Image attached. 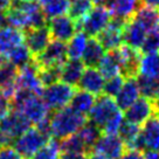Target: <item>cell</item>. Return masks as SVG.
Segmentation results:
<instances>
[{"label": "cell", "instance_id": "1", "mask_svg": "<svg viewBox=\"0 0 159 159\" xmlns=\"http://www.w3.org/2000/svg\"><path fill=\"white\" fill-rule=\"evenodd\" d=\"M6 20L10 26L21 30L42 27L47 24L41 5L35 0L13 1L11 8L6 12Z\"/></svg>", "mask_w": 159, "mask_h": 159}, {"label": "cell", "instance_id": "2", "mask_svg": "<svg viewBox=\"0 0 159 159\" xmlns=\"http://www.w3.org/2000/svg\"><path fill=\"white\" fill-rule=\"evenodd\" d=\"M85 123V115L77 112L71 107H65L55 110L54 114L50 116L52 136L59 140H62L76 134Z\"/></svg>", "mask_w": 159, "mask_h": 159}, {"label": "cell", "instance_id": "3", "mask_svg": "<svg viewBox=\"0 0 159 159\" xmlns=\"http://www.w3.org/2000/svg\"><path fill=\"white\" fill-rule=\"evenodd\" d=\"M111 20L108 7L104 5H97L93 7L88 14L81 20L76 21L77 30H82L90 38H96L104 30Z\"/></svg>", "mask_w": 159, "mask_h": 159}, {"label": "cell", "instance_id": "4", "mask_svg": "<svg viewBox=\"0 0 159 159\" xmlns=\"http://www.w3.org/2000/svg\"><path fill=\"white\" fill-rule=\"evenodd\" d=\"M75 90L74 85L57 81L48 87H45L41 97L49 110H59L69 104Z\"/></svg>", "mask_w": 159, "mask_h": 159}, {"label": "cell", "instance_id": "5", "mask_svg": "<svg viewBox=\"0 0 159 159\" xmlns=\"http://www.w3.org/2000/svg\"><path fill=\"white\" fill-rule=\"evenodd\" d=\"M49 139L46 138L36 128H30L26 130L18 138H15L13 143V148L21 158L30 159L38 150L45 145Z\"/></svg>", "mask_w": 159, "mask_h": 159}, {"label": "cell", "instance_id": "6", "mask_svg": "<svg viewBox=\"0 0 159 159\" xmlns=\"http://www.w3.org/2000/svg\"><path fill=\"white\" fill-rule=\"evenodd\" d=\"M33 60L39 68L45 67H61L68 60L66 42L53 40L42 53L33 56Z\"/></svg>", "mask_w": 159, "mask_h": 159}, {"label": "cell", "instance_id": "7", "mask_svg": "<svg viewBox=\"0 0 159 159\" xmlns=\"http://www.w3.org/2000/svg\"><path fill=\"white\" fill-rule=\"evenodd\" d=\"M125 150V144L118 134H101L90 153L101 159H119Z\"/></svg>", "mask_w": 159, "mask_h": 159}, {"label": "cell", "instance_id": "8", "mask_svg": "<svg viewBox=\"0 0 159 159\" xmlns=\"http://www.w3.org/2000/svg\"><path fill=\"white\" fill-rule=\"evenodd\" d=\"M30 123L20 111L13 109L10 114L2 119H0V132L10 144L20 134L30 128Z\"/></svg>", "mask_w": 159, "mask_h": 159}, {"label": "cell", "instance_id": "9", "mask_svg": "<svg viewBox=\"0 0 159 159\" xmlns=\"http://www.w3.org/2000/svg\"><path fill=\"white\" fill-rule=\"evenodd\" d=\"M39 67L36 66L34 60H32L30 63L21 67L18 69V76L15 80L16 89H21L28 91L30 94H35L41 96L45 87L42 85L38 74Z\"/></svg>", "mask_w": 159, "mask_h": 159}, {"label": "cell", "instance_id": "10", "mask_svg": "<svg viewBox=\"0 0 159 159\" xmlns=\"http://www.w3.org/2000/svg\"><path fill=\"white\" fill-rule=\"evenodd\" d=\"M119 111L115 99L107 95H98V98L95 101L94 107L91 108L89 115L90 122L97 125L99 129L104 126L110 119Z\"/></svg>", "mask_w": 159, "mask_h": 159}, {"label": "cell", "instance_id": "11", "mask_svg": "<svg viewBox=\"0 0 159 159\" xmlns=\"http://www.w3.org/2000/svg\"><path fill=\"white\" fill-rule=\"evenodd\" d=\"M114 53L118 61L120 74L125 79L136 77L138 75L139 61L142 53L126 45H120L116 49H114Z\"/></svg>", "mask_w": 159, "mask_h": 159}, {"label": "cell", "instance_id": "12", "mask_svg": "<svg viewBox=\"0 0 159 159\" xmlns=\"http://www.w3.org/2000/svg\"><path fill=\"white\" fill-rule=\"evenodd\" d=\"M156 114H157L156 102L143 96V97H138L128 109H125L124 119L140 125Z\"/></svg>", "mask_w": 159, "mask_h": 159}, {"label": "cell", "instance_id": "13", "mask_svg": "<svg viewBox=\"0 0 159 159\" xmlns=\"http://www.w3.org/2000/svg\"><path fill=\"white\" fill-rule=\"evenodd\" d=\"M125 20L118 18H111L110 22L104 30H102L96 38L107 50H114L122 45L123 42V28Z\"/></svg>", "mask_w": 159, "mask_h": 159}, {"label": "cell", "instance_id": "14", "mask_svg": "<svg viewBox=\"0 0 159 159\" xmlns=\"http://www.w3.org/2000/svg\"><path fill=\"white\" fill-rule=\"evenodd\" d=\"M48 30H49L50 36L54 40L67 42L77 32V25L74 19L63 14L49 19Z\"/></svg>", "mask_w": 159, "mask_h": 159}, {"label": "cell", "instance_id": "15", "mask_svg": "<svg viewBox=\"0 0 159 159\" xmlns=\"http://www.w3.org/2000/svg\"><path fill=\"white\" fill-rule=\"evenodd\" d=\"M50 33L47 26L24 30V42L33 56L42 53L50 42Z\"/></svg>", "mask_w": 159, "mask_h": 159}, {"label": "cell", "instance_id": "16", "mask_svg": "<svg viewBox=\"0 0 159 159\" xmlns=\"http://www.w3.org/2000/svg\"><path fill=\"white\" fill-rule=\"evenodd\" d=\"M140 142L143 150L159 151V116L153 115L140 128Z\"/></svg>", "mask_w": 159, "mask_h": 159}, {"label": "cell", "instance_id": "17", "mask_svg": "<svg viewBox=\"0 0 159 159\" xmlns=\"http://www.w3.org/2000/svg\"><path fill=\"white\" fill-rule=\"evenodd\" d=\"M146 33H148V30H145L138 21L131 18L125 22L124 28H123V42H124V45L129 46L134 49L139 50L144 42Z\"/></svg>", "mask_w": 159, "mask_h": 159}, {"label": "cell", "instance_id": "18", "mask_svg": "<svg viewBox=\"0 0 159 159\" xmlns=\"http://www.w3.org/2000/svg\"><path fill=\"white\" fill-rule=\"evenodd\" d=\"M139 95H140V90L137 83V79L129 77V79H125L118 94L115 96L116 98L115 102L119 110H125L138 98Z\"/></svg>", "mask_w": 159, "mask_h": 159}, {"label": "cell", "instance_id": "19", "mask_svg": "<svg viewBox=\"0 0 159 159\" xmlns=\"http://www.w3.org/2000/svg\"><path fill=\"white\" fill-rule=\"evenodd\" d=\"M104 77L102 76V74L98 71V69L96 68H90L87 67V69H84L83 74L80 79L79 85L80 89L85 90L93 95H101L103 93V87H104Z\"/></svg>", "mask_w": 159, "mask_h": 159}, {"label": "cell", "instance_id": "20", "mask_svg": "<svg viewBox=\"0 0 159 159\" xmlns=\"http://www.w3.org/2000/svg\"><path fill=\"white\" fill-rule=\"evenodd\" d=\"M140 6V0H110L107 4L112 18H118L125 21L131 19Z\"/></svg>", "mask_w": 159, "mask_h": 159}, {"label": "cell", "instance_id": "21", "mask_svg": "<svg viewBox=\"0 0 159 159\" xmlns=\"http://www.w3.org/2000/svg\"><path fill=\"white\" fill-rule=\"evenodd\" d=\"M24 43V30L12 26L0 28V55L6 56L16 46Z\"/></svg>", "mask_w": 159, "mask_h": 159}, {"label": "cell", "instance_id": "22", "mask_svg": "<svg viewBox=\"0 0 159 159\" xmlns=\"http://www.w3.org/2000/svg\"><path fill=\"white\" fill-rule=\"evenodd\" d=\"M85 69V66L81 59H69L61 66L60 80L70 85H77L81 76Z\"/></svg>", "mask_w": 159, "mask_h": 159}, {"label": "cell", "instance_id": "23", "mask_svg": "<svg viewBox=\"0 0 159 159\" xmlns=\"http://www.w3.org/2000/svg\"><path fill=\"white\" fill-rule=\"evenodd\" d=\"M117 134L123 140L126 149L143 151V146L140 142V125L124 120Z\"/></svg>", "mask_w": 159, "mask_h": 159}, {"label": "cell", "instance_id": "24", "mask_svg": "<svg viewBox=\"0 0 159 159\" xmlns=\"http://www.w3.org/2000/svg\"><path fill=\"white\" fill-rule=\"evenodd\" d=\"M104 50L105 49L97 40V38H89L85 49L81 57V61L83 62L85 67L96 68L98 66L99 61L104 56Z\"/></svg>", "mask_w": 159, "mask_h": 159}, {"label": "cell", "instance_id": "25", "mask_svg": "<svg viewBox=\"0 0 159 159\" xmlns=\"http://www.w3.org/2000/svg\"><path fill=\"white\" fill-rule=\"evenodd\" d=\"M132 18L138 21L148 32L159 28V8L146 5L140 6Z\"/></svg>", "mask_w": 159, "mask_h": 159}, {"label": "cell", "instance_id": "26", "mask_svg": "<svg viewBox=\"0 0 159 159\" xmlns=\"http://www.w3.org/2000/svg\"><path fill=\"white\" fill-rule=\"evenodd\" d=\"M60 149H61V153L71 154V156L80 157V158L90 154L88 148L85 146L77 134H74L67 138L62 139L60 142Z\"/></svg>", "mask_w": 159, "mask_h": 159}, {"label": "cell", "instance_id": "27", "mask_svg": "<svg viewBox=\"0 0 159 159\" xmlns=\"http://www.w3.org/2000/svg\"><path fill=\"white\" fill-rule=\"evenodd\" d=\"M138 75L151 79H159V53L142 54Z\"/></svg>", "mask_w": 159, "mask_h": 159}, {"label": "cell", "instance_id": "28", "mask_svg": "<svg viewBox=\"0 0 159 159\" xmlns=\"http://www.w3.org/2000/svg\"><path fill=\"white\" fill-rule=\"evenodd\" d=\"M95 101H96L95 95L82 89L75 90L74 95L70 99V107L80 114L88 115L91 108L94 107Z\"/></svg>", "mask_w": 159, "mask_h": 159}, {"label": "cell", "instance_id": "29", "mask_svg": "<svg viewBox=\"0 0 159 159\" xmlns=\"http://www.w3.org/2000/svg\"><path fill=\"white\" fill-rule=\"evenodd\" d=\"M88 35L84 32H76L74 36L69 40V43L67 46V55L68 59H81L82 54L85 49V46L88 42Z\"/></svg>", "mask_w": 159, "mask_h": 159}, {"label": "cell", "instance_id": "30", "mask_svg": "<svg viewBox=\"0 0 159 159\" xmlns=\"http://www.w3.org/2000/svg\"><path fill=\"white\" fill-rule=\"evenodd\" d=\"M97 67H98V71L104 79H110L115 75L120 74L118 61L116 59L114 50H108V54H104Z\"/></svg>", "mask_w": 159, "mask_h": 159}, {"label": "cell", "instance_id": "31", "mask_svg": "<svg viewBox=\"0 0 159 159\" xmlns=\"http://www.w3.org/2000/svg\"><path fill=\"white\" fill-rule=\"evenodd\" d=\"M137 83L140 94H143L144 97H148L154 102H159V79H151L138 75Z\"/></svg>", "mask_w": 159, "mask_h": 159}, {"label": "cell", "instance_id": "32", "mask_svg": "<svg viewBox=\"0 0 159 159\" xmlns=\"http://www.w3.org/2000/svg\"><path fill=\"white\" fill-rule=\"evenodd\" d=\"M77 134L80 138L82 139V142L88 148L89 152H91V149L99 138V136L102 134V131L97 125H95L93 122H87L81 129L77 131Z\"/></svg>", "mask_w": 159, "mask_h": 159}, {"label": "cell", "instance_id": "33", "mask_svg": "<svg viewBox=\"0 0 159 159\" xmlns=\"http://www.w3.org/2000/svg\"><path fill=\"white\" fill-rule=\"evenodd\" d=\"M6 59L8 60V62H11L12 65L15 66L19 69L27 63H30L33 60V55L30 54L28 48L22 43V45L16 46L15 48L11 50L10 53L6 55Z\"/></svg>", "mask_w": 159, "mask_h": 159}, {"label": "cell", "instance_id": "34", "mask_svg": "<svg viewBox=\"0 0 159 159\" xmlns=\"http://www.w3.org/2000/svg\"><path fill=\"white\" fill-rule=\"evenodd\" d=\"M46 19H52L59 15L66 14L69 11V0H48L41 5Z\"/></svg>", "mask_w": 159, "mask_h": 159}, {"label": "cell", "instance_id": "35", "mask_svg": "<svg viewBox=\"0 0 159 159\" xmlns=\"http://www.w3.org/2000/svg\"><path fill=\"white\" fill-rule=\"evenodd\" d=\"M61 154L60 140L56 138H50L45 145H42L32 159H59Z\"/></svg>", "mask_w": 159, "mask_h": 159}, {"label": "cell", "instance_id": "36", "mask_svg": "<svg viewBox=\"0 0 159 159\" xmlns=\"http://www.w3.org/2000/svg\"><path fill=\"white\" fill-rule=\"evenodd\" d=\"M93 7V0H69V16L75 21H79L84 18Z\"/></svg>", "mask_w": 159, "mask_h": 159}, {"label": "cell", "instance_id": "37", "mask_svg": "<svg viewBox=\"0 0 159 159\" xmlns=\"http://www.w3.org/2000/svg\"><path fill=\"white\" fill-rule=\"evenodd\" d=\"M139 52L142 54L159 53V28L149 30L146 33L144 42H143Z\"/></svg>", "mask_w": 159, "mask_h": 159}, {"label": "cell", "instance_id": "38", "mask_svg": "<svg viewBox=\"0 0 159 159\" xmlns=\"http://www.w3.org/2000/svg\"><path fill=\"white\" fill-rule=\"evenodd\" d=\"M60 71L61 67H45V68H39L38 74L39 79L43 87L53 84L55 82L60 81Z\"/></svg>", "mask_w": 159, "mask_h": 159}, {"label": "cell", "instance_id": "39", "mask_svg": "<svg viewBox=\"0 0 159 159\" xmlns=\"http://www.w3.org/2000/svg\"><path fill=\"white\" fill-rule=\"evenodd\" d=\"M124 81L125 77L122 74H117L110 79H107V81L104 82V87H103V94L114 98L115 96L118 94Z\"/></svg>", "mask_w": 159, "mask_h": 159}, {"label": "cell", "instance_id": "40", "mask_svg": "<svg viewBox=\"0 0 159 159\" xmlns=\"http://www.w3.org/2000/svg\"><path fill=\"white\" fill-rule=\"evenodd\" d=\"M123 123H124V114L122 112V110H119L118 112L102 128L101 131L104 134H117Z\"/></svg>", "mask_w": 159, "mask_h": 159}, {"label": "cell", "instance_id": "41", "mask_svg": "<svg viewBox=\"0 0 159 159\" xmlns=\"http://www.w3.org/2000/svg\"><path fill=\"white\" fill-rule=\"evenodd\" d=\"M13 110L12 99L0 93V119H2Z\"/></svg>", "mask_w": 159, "mask_h": 159}, {"label": "cell", "instance_id": "42", "mask_svg": "<svg viewBox=\"0 0 159 159\" xmlns=\"http://www.w3.org/2000/svg\"><path fill=\"white\" fill-rule=\"evenodd\" d=\"M0 159H21V156L15 151L13 146L4 145L0 148Z\"/></svg>", "mask_w": 159, "mask_h": 159}, {"label": "cell", "instance_id": "43", "mask_svg": "<svg viewBox=\"0 0 159 159\" xmlns=\"http://www.w3.org/2000/svg\"><path fill=\"white\" fill-rule=\"evenodd\" d=\"M119 159H144V153L139 150L126 149Z\"/></svg>", "mask_w": 159, "mask_h": 159}, {"label": "cell", "instance_id": "44", "mask_svg": "<svg viewBox=\"0 0 159 159\" xmlns=\"http://www.w3.org/2000/svg\"><path fill=\"white\" fill-rule=\"evenodd\" d=\"M144 159H159V151H153V150H145Z\"/></svg>", "mask_w": 159, "mask_h": 159}, {"label": "cell", "instance_id": "45", "mask_svg": "<svg viewBox=\"0 0 159 159\" xmlns=\"http://www.w3.org/2000/svg\"><path fill=\"white\" fill-rule=\"evenodd\" d=\"M13 0H0V11L1 12H7L12 6Z\"/></svg>", "mask_w": 159, "mask_h": 159}, {"label": "cell", "instance_id": "46", "mask_svg": "<svg viewBox=\"0 0 159 159\" xmlns=\"http://www.w3.org/2000/svg\"><path fill=\"white\" fill-rule=\"evenodd\" d=\"M140 1H142V4H144L146 6L159 8V0H140Z\"/></svg>", "mask_w": 159, "mask_h": 159}, {"label": "cell", "instance_id": "47", "mask_svg": "<svg viewBox=\"0 0 159 159\" xmlns=\"http://www.w3.org/2000/svg\"><path fill=\"white\" fill-rule=\"evenodd\" d=\"M7 25V20H6V12H1L0 11V28L5 27Z\"/></svg>", "mask_w": 159, "mask_h": 159}, {"label": "cell", "instance_id": "48", "mask_svg": "<svg viewBox=\"0 0 159 159\" xmlns=\"http://www.w3.org/2000/svg\"><path fill=\"white\" fill-rule=\"evenodd\" d=\"M110 0H93V2L94 4H97V5H103V4H108Z\"/></svg>", "mask_w": 159, "mask_h": 159}, {"label": "cell", "instance_id": "49", "mask_svg": "<svg viewBox=\"0 0 159 159\" xmlns=\"http://www.w3.org/2000/svg\"><path fill=\"white\" fill-rule=\"evenodd\" d=\"M4 145H8V143L6 142V139L4 138V136H2L1 132H0V148H1V146H4Z\"/></svg>", "mask_w": 159, "mask_h": 159}, {"label": "cell", "instance_id": "50", "mask_svg": "<svg viewBox=\"0 0 159 159\" xmlns=\"http://www.w3.org/2000/svg\"><path fill=\"white\" fill-rule=\"evenodd\" d=\"M81 159H101V158H98L97 156H95V154H88V156H84L83 158H81Z\"/></svg>", "mask_w": 159, "mask_h": 159}, {"label": "cell", "instance_id": "51", "mask_svg": "<svg viewBox=\"0 0 159 159\" xmlns=\"http://www.w3.org/2000/svg\"><path fill=\"white\" fill-rule=\"evenodd\" d=\"M16 1H27V0H16Z\"/></svg>", "mask_w": 159, "mask_h": 159}, {"label": "cell", "instance_id": "52", "mask_svg": "<svg viewBox=\"0 0 159 159\" xmlns=\"http://www.w3.org/2000/svg\"><path fill=\"white\" fill-rule=\"evenodd\" d=\"M157 103H158V102H157Z\"/></svg>", "mask_w": 159, "mask_h": 159}]
</instances>
